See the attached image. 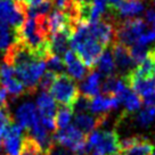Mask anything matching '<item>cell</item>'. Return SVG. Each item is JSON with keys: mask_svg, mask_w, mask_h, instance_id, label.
<instances>
[{"mask_svg": "<svg viewBox=\"0 0 155 155\" xmlns=\"http://www.w3.org/2000/svg\"><path fill=\"white\" fill-rule=\"evenodd\" d=\"M70 46L89 70H92L96 66L98 59L105 49L92 35L88 23L83 22H79L74 26Z\"/></svg>", "mask_w": 155, "mask_h": 155, "instance_id": "1", "label": "cell"}, {"mask_svg": "<svg viewBox=\"0 0 155 155\" xmlns=\"http://www.w3.org/2000/svg\"><path fill=\"white\" fill-rule=\"evenodd\" d=\"M49 90L55 102L64 106L72 107L78 97L80 96V90L74 79L64 72L56 74Z\"/></svg>", "mask_w": 155, "mask_h": 155, "instance_id": "2", "label": "cell"}, {"mask_svg": "<svg viewBox=\"0 0 155 155\" xmlns=\"http://www.w3.org/2000/svg\"><path fill=\"white\" fill-rule=\"evenodd\" d=\"M15 75L23 83L26 91L33 92L38 87L39 80L46 71V63L41 58H34L14 68Z\"/></svg>", "mask_w": 155, "mask_h": 155, "instance_id": "3", "label": "cell"}, {"mask_svg": "<svg viewBox=\"0 0 155 155\" xmlns=\"http://www.w3.org/2000/svg\"><path fill=\"white\" fill-rule=\"evenodd\" d=\"M147 28L145 19L138 17H129L116 22V41L121 42L127 47H130L137 41V39L144 33Z\"/></svg>", "mask_w": 155, "mask_h": 155, "instance_id": "4", "label": "cell"}, {"mask_svg": "<svg viewBox=\"0 0 155 155\" xmlns=\"http://www.w3.org/2000/svg\"><path fill=\"white\" fill-rule=\"evenodd\" d=\"M26 8L22 0H0V22L19 30L26 18Z\"/></svg>", "mask_w": 155, "mask_h": 155, "instance_id": "5", "label": "cell"}, {"mask_svg": "<svg viewBox=\"0 0 155 155\" xmlns=\"http://www.w3.org/2000/svg\"><path fill=\"white\" fill-rule=\"evenodd\" d=\"M154 145L144 136H131L120 140V155H152Z\"/></svg>", "mask_w": 155, "mask_h": 155, "instance_id": "6", "label": "cell"}, {"mask_svg": "<svg viewBox=\"0 0 155 155\" xmlns=\"http://www.w3.org/2000/svg\"><path fill=\"white\" fill-rule=\"evenodd\" d=\"M2 147L6 155H21L23 144V128L17 123H10L2 135Z\"/></svg>", "mask_w": 155, "mask_h": 155, "instance_id": "7", "label": "cell"}, {"mask_svg": "<svg viewBox=\"0 0 155 155\" xmlns=\"http://www.w3.org/2000/svg\"><path fill=\"white\" fill-rule=\"evenodd\" d=\"M91 150L99 152L102 155H115L120 153V139L115 130H99L97 143ZM90 152V150H89Z\"/></svg>", "mask_w": 155, "mask_h": 155, "instance_id": "8", "label": "cell"}, {"mask_svg": "<svg viewBox=\"0 0 155 155\" xmlns=\"http://www.w3.org/2000/svg\"><path fill=\"white\" fill-rule=\"evenodd\" d=\"M110 47L115 66L121 72V75H126L136 68L135 62L130 56L129 47H127L119 41H114Z\"/></svg>", "mask_w": 155, "mask_h": 155, "instance_id": "9", "label": "cell"}, {"mask_svg": "<svg viewBox=\"0 0 155 155\" xmlns=\"http://www.w3.org/2000/svg\"><path fill=\"white\" fill-rule=\"evenodd\" d=\"M126 79L128 86L130 89H134L135 92H137L140 97L150 96L152 94L155 92V77H148V78H143L136 75L135 73L129 72L126 75H122Z\"/></svg>", "mask_w": 155, "mask_h": 155, "instance_id": "10", "label": "cell"}, {"mask_svg": "<svg viewBox=\"0 0 155 155\" xmlns=\"http://www.w3.org/2000/svg\"><path fill=\"white\" fill-rule=\"evenodd\" d=\"M63 63L65 68L68 71V75L73 78L74 80H81L82 81L87 77L89 68L83 64V62L78 57V55L73 49H68L66 53L63 55Z\"/></svg>", "mask_w": 155, "mask_h": 155, "instance_id": "11", "label": "cell"}, {"mask_svg": "<svg viewBox=\"0 0 155 155\" xmlns=\"http://www.w3.org/2000/svg\"><path fill=\"white\" fill-rule=\"evenodd\" d=\"M15 119L17 121V124H19L23 129L29 130L31 127L39 121V113L37 106L30 102L22 104L16 110Z\"/></svg>", "mask_w": 155, "mask_h": 155, "instance_id": "12", "label": "cell"}, {"mask_svg": "<svg viewBox=\"0 0 155 155\" xmlns=\"http://www.w3.org/2000/svg\"><path fill=\"white\" fill-rule=\"evenodd\" d=\"M72 28H66L50 35V51L53 55L63 57L70 49V40L72 35Z\"/></svg>", "mask_w": 155, "mask_h": 155, "instance_id": "13", "label": "cell"}, {"mask_svg": "<svg viewBox=\"0 0 155 155\" xmlns=\"http://www.w3.org/2000/svg\"><path fill=\"white\" fill-rule=\"evenodd\" d=\"M121 103L115 96H106V95H97L92 97L90 102V111L96 115L108 114L112 110H116Z\"/></svg>", "mask_w": 155, "mask_h": 155, "instance_id": "14", "label": "cell"}, {"mask_svg": "<svg viewBox=\"0 0 155 155\" xmlns=\"http://www.w3.org/2000/svg\"><path fill=\"white\" fill-rule=\"evenodd\" d=\"M101 83H102V74L97 71H91L83 79L79 90H81L82 95L92 98L99 95L101 92Z\"/></svg>", "mask_w": 155, "mask_h": 155, "instance_id": "15", "label": "cell"}, {"mask_svg": "<svg viewBox=\"0 0 155 155\" xmlns=\"http://www.w3.org/2000/svg\"><path fill=\"white\" fill-rule=\"evenodd\" d=\"M37 110L40 116H55L57 106L55 99L48 91H41L37 98Z\"/></svg>", "mask_w": 155, "mask_h": 155, "instance_id": "16", "label": "cell"}, {"mask_svg": "<svg viewBox=\"0 0 155 155\" xmlns=\"http://www.w3.org/2000/svg\"><path fill=\"white\" fill-rule=\"evenodd\" d=\"M144 9H145V6L141 0H122L114 12H116L117 15L121 17L129 18V17H134L141 14Z\"/></svg>", "mask_w": 155, "mask_h": 155, "instance_id": "17", "label": "cell"}, {"mask_svg": "<svg viewBox=\"0 0 155 155\" xmlns=\"http://www.w3.org/2000/svg\"><path fill=\"white\" fill-rule=\"evenodd\" d=\"M17 40H19L18 30L12 28L7 23L0 22V49L6 50Z\"/></svg>", "mask_w": 155, "mask_h": 155, "instance_id": "18", "label": "cell"}, {"mask_svg": "<svg viewBox=\"0 0 155 155\" xmlns=\"http://www.w3.org/2000/svg\"><path fill=\"white\" fill-rule=\"evenodd\" d=\"M96 66L98 68V71L101 72V74L108 77V75H113L115 74V63L113 59V55L110 49H104V51L102 53L101 57L97 62Z\"/></svg>", "mask_w": 155, "mask_h": 155, "instance_id": "19", "label": "cell"}, {"mask_svg": "<svg viewBox=\"0 0 155 155\" xmlns=\"http://www.w3.org/2000/svg\"><path fill=\"white\" fill-rule=\"evenodd\" d=\"M120 103L123 104L124 110L128 113H132V112L138 111L141 106V97L137 94V92L132 91L130 88L127 89L126 92L119 98Z\"/></svg>", "mask_w": 155, "mask_h": 155, "instance_id": "20", "label": "cell"}, {"mask_svg": "<svg viewBox=\"0 0 155 155\" xmlns=\"http://www.w3.org/2000/svg\"><path fill=\"white\" fill-rule=\"evenodd\" d=\"M73 114H74V112H73L72 107L59 105L58 110L56 111V115H55L56 127H57L58 130L66 128L71 123Z\"/></svg>", "mask_w": 155, "mask_h": 155, "instance_id": "21", "label": "cell"}, {"mask_svg": "<svg viewBox=\"0 0 155 155\" xmlns=\"http://www.w3.org/2000/svg\"><path fill=\"white\" fill-rule=\"evenodd\" d=\"M0 81L4 84V87L6 88L7 92H8L13 98H17V97H19L21 95H23V94L26 91V89H25V87L23 86V83L21 82L18 79L16 78V75L12 78H8V79H5V80H0Z\"/></svg>", "mask_w": 155, "mask_h": 155, "instance_id": "22", "label": "cell"}, {"mask_svg": "<svg viewBox=\"0 0 155 155\" xmlns=\"http://www.w3.org/2000/svg\"><path fill=\"white\" fill-rule=\"evenodd\" d=\"M21 155H47V154L40 148L38 143L34 140L29 134H26L25 136H23V144H22Z\"/></svg>", "mask_w": 155, "mask_h": 155, "instance_id": "23", "label": "cell"}, {"mask_svg": "<svg viewBox=\"0 0 155 155\" xmlns=\"http://www.w3.org/2000/svg\"><path fill=\"white\" fill-rule=\"evenodd\" d=\"M137 123L141 127H148L155 121V106H146L137 115Z\"/></svg>", "mask_w": 155, "mask_h": 155, "instance_id": "24", "label": "cell"}, {"mask_svg": "<svg viewBox=\"0 0 155 155\" xmlns=\"http://www.w3.org/2000/svg\"><path fill=\"white\" fill-rule=\"evenodd\" d=\"M45 63H46V68H48L49 71H51V72L56 73H63L64 70H65V65L63 63V59L62 57H59L57 55H50L46 61H45Z\"/></svg>", "mask_w": 155, "mask_h": 155, "instance_id": "25", "label": "cell"}, {"mask_svg": "<svg viewBox=\"0 0 155 155\" xmlns=\"http://www.w3.org/2000/svg\"><path fill=\"white\" fill-rule=\"evenodd\" d=\"M129 51H130V56L136 65L140 64L147 57V54H148V50L146 49L145 46H140L138 44L131 45L129 47Z\"/></svg>", "mask_w": 155, "mask_h": 155, "instance_id": "26", "label": "cell"}, {"mask_svg": "<svg viewBox=\"0 0 155 155\" xmlns=\"http://www.w3.org/2000/svg\"><path fill=\"white\" fill-rule=\"evenodd\" d=\"M13 122L14 120L12 117L10 111L8 110V106L0 107V139L2 138V135L7 129V127Z\"/></svg>", "mask_w": 155, "mask_h": 155, "instance_id": "27", "label": "cell"}, {"mask_svg": "<svg viewBox=\"0 0 155 155\" xmlns=\"http://www.w3.org/2000/svg\"><path fill=\"white\" fill-rule=\"evenodd\" d=\"M90 102H91V98L84 96V95L79 96L72 106L73 112L77 113V114H79V113H87L88 111H90Z\"/></svg>", "mask_w": 155, "mask_h": 155, "instance_id": "28", "label": "cell"}, {"mask_svg": "<svg viewBox=\"0 0 155 155\" xmlns=\"http://www.w3.org/2000/svg\"><path fill=\"white\" fill-rule=\"evenodd\" d=\"M55 78H56V73L51 72V71H49V70L41 75L40 80H39V83H38V86H39V88L41 89V91H49V89L51 87Z\"/></svg>", "mask_w": 155, "mask_h": 155, "instance_id": "29", "label": "cell"}, {"mask_svg": "<svg viewBox=\"0 0 155 155\" xmlns=\"http://www.w3.org/2000/svg\"><path fill=\"white\" fill-rule=\"evenodd\" d=\"M155 40V31L154 30H148V31H145L144 33L140 34V37L137 39L135 44H138L140 46H147L148 44L153 42Z\"/></svg>", "mask_w": 155, "mask_h": 155, "instance_id": "30", "label": "cell"}, {"mask_svg": "<svg viewBox=\"0 0 155 155\" xmlns=\"http://www.w3.org/2000/svg\"><path fill=\"white\" fill-rule=\"evenodd\" d=\"M7 97H8V92L4 87V84L0 81V107L1 106H8L7 103Z\"/></svg>", "mask_w": 155, "mask_h": 155, "instance_id": "31", "label": "cell"}, {"mask_svg": "<svg viewBox=\"0 0 155 155\" xmlns=\"http://www.w3.org/2000/svg\"><path fill=\"white\" fill-rule=\"evenodd\" d=\"M145 22L150 25H155V9L148 8L145 12Z\"/></svg>", "mask_w": 155, "mask_h": 155, "instance_id": "32", "label": "cell"}, {"mask_svg": "<svg viewBox=\"0 0 155 155\" xmlns=\"http://www.w3.org/2000/svg\"><path fill=\"white\" fill-rule=\"evenodd\" d=\"M122 0H106L107 5H108V8L112 9L113 12L115 10V8L117 6L120 5V2H121Z\"/></svg>", "mask_w": 155, "mask_h": 155, "instance_id": "33", "label": "cell"}, {"mask_svg": "<svg viewBox=\"0 0 155 155\" xmlns=\"http://www.w3.org/2000/svg\"><path fill=\"white\" fill-rule=\"evenodd\" d=\"M148 54L150 55V57L153 59V74L155 75V47L148 50Z\"/></svg>", "mask_w": 155, "mask_h": 155, "instance_id": "34", "label": "cell"}, {"mask_svg": "<svg viewBox=\"0 0 155 155\" xmlns=\"http://www.w3.org/2000/svg\"><path fill=\"white\" fill-rule=\"evenodd\" d=\"M22 1H23L26 6H31V5H34V4L39 2V1H41V0H22Z\"/></svg>", "mask_w": 155, "mask_h": 155, "instance_id": "35", "label": "cell"}, {"mask_svg": "<svg viewBox=\"0 0 155 155\" xmlns=\"http://www.w3.org/2000/svg\"><path fill=\"white\" fill-rule=\"evenodd\" d=\"M153 2H154V5H155V0H153Z\"/></svg>", "mask_w": 155, "mask_h": 155, "instance_id": "36", "label": "cell"}, {"mask_svg": "<svg viewBox=\"0 0 155 155\" xmlns=\"http://www.w3.org/2000/svg\"><path fill=\"white\" fill-rule=\"evenodd\" d=\"M153 26H154V31H155V25H153Z\"/></svg>", "mask_w": 155, "mask_h": 155, "instance_id": "37", "label": "cell"}, {"mask_svg": "<svg viewBox=\"0 0 155 155\" xmlns=\"http://www.w3.org/2000/svg\"><path fill=\"white\" fill-rule=\"evenodd\" d=\"M115 155H120V153H119V154H115Z\"/></svg>", "mask_w": 155, "mask_h": 155, "instance_id": "38", "label": "cell"}]
</instances>
